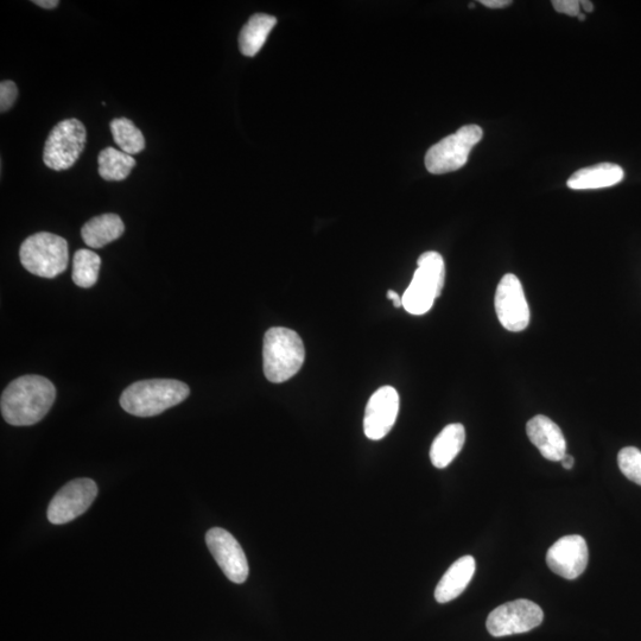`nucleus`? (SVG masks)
<instances>
[{
	"instance_id": "obj_32",
	"label": "nucleus",
	"mask_w": 641,
	"mask_h": 641,
	"mask_svg": "<svg viewBox=\"0 0 641 641\" xmlns=\"http://www.w3.org/2000/svg\"><path fill=\"white\" fill-rule=\"evenodd\" d=\"M469 8L473 9L475 8V5L472 3L471 5H469Z\"/></svg>"
},
{
	"instance_id": "obj_12",
	"label": "nucleus",
	"mask_w": 641,
	"mask_h": 641,
	"mask_svg": "<svg viewBox=\"0 0 641 641\" xmlns=\"http://www.w3.org/2000/svg\"><path fill=\"white\" fill-rule=\"evenodd\" d=\"M399 395L391 386L380 387L368 401L364 417V431L372 441L383 440L397 421Z\"/></svg>"
},
{
	"instance_id": "obj_17",
	"label": "nucleus",
	"mask_w": 641,
	"mask_h": 641,
	"mask_svg": "<svg viewBox=\"0 0 641 641\" xmlns=\"http://www.w3.org/2000/svg\"><path fill=\"white\" fill-rule=\"evenodd\" d=\"M466 430L462 424H449L433 442L430 460L436 468L443 469L452 463L465 446Z\"/></svg>"
},
{
	"instance_id": "obj_5",
	"label": "nucleus",
	"mask_w": 641,
	"mask_h": 641,
	"mask_svg": "<svg viewBox=\"0 0 641 641\" xmlns=\"http://www.w3.org/2000/svg\"><path fill=\"white\" fill-rule=\"evenodd\" d=\"M19 257L30 274L43 278H55L67 269L68 243L65 238L53 233H36L24 240Z\"/></svg>"
},
{
	"instance_id": "obj_29",
	"label": "nucleus",
	"mask_w": 641,
	"mask_h": 641,
	"mask_svg": "<svg viewBox=\"0 0 641 641\" xmlns=\"http://www.w3.org/2000/svg\"><path fill=\"white\" fill-rule=\"evenodd\" d=\"M561 462H562V466L564 468L571 469V468L574 467L575 460H574L573 456H571L569 454H566V456H564V458L562 459Z\"/></svg>"
},
{
	"instance_id": "obj_1",
	"label": "nucleus",
	"mask_w": 641,
	"mask_h": 641,
	"mask_svg": "<svg viewBox=\"0 0 641 641\" xmlns=\"http://www.w3.org/2000/svg\"><path fill=\"white\" fill-rule=\"evenodd\" d=\"M56 398V389L41 376L19 377L3 392L0 409L4 420L15 427H29L43 420Z\"/></svg>"
},
{
	"instance_id": "obj_26",
	"label": "nucleus",
	"mask_w": 641,
	"mask_h": 641,
	"mask_svg": "<svg viewBox=\"0 0 641 641\" xmlns=\"http://www.w3.org/2000/svg\"><path fill=\"white\" fill-rule=\"evenodd\" d=\"M481 4L490 9H503L512 4L511 0H481Z\"/></svg>"
},
{
	"instance_id": "obj_9",
	"label": "nucleus",
	"mask_w": 641,
	"mask_h": 641,
	"mask_svg": "<svg viewBox=\"0 0 641 641\" xmlns=\"http://www.w3.org/2000/svg\"><path fill=\"white\" fill-rule=\"evenodd\" d=\"M98 495V486L91 479H76L68 482L50 501L47 517L54 525L73 522L82 516Z\"/></svg>"
},
{
	"instance_id": "obj_27",
	"label": "nucleus",
	"mask_w": 641,
	"mask_h": 641,
	"mask_svg": "<svg viewBox=\"0 0 641 641\" xmlns=\"http://www.w3.org/2000/svg\"><path fill=\"white\" fill-rule=\"evenodd\" d=\"M34 3L44 9H53L60 4L57 0H35Z\"/></svg>"
},
{
	"instance_id": "obj_10",
	"label": "nucleus",
	"mask_w": 641,
	"mask_h": 641,
	"mask_svg": "<svg viewBox=\"0 0 641 641\" xmlns=\"http://www.w3.org/2000/svg\"><path fill=\"white\" fill-rule=\"evenodd\" d=\"M494 304L501 326L505 329L518 333L529 326L530 308L517 276L507 274L501 278Z\"/></svg>"
},
{
	"instance_id": "obj_18",
	"label": "nucleus",
	"mask_w": 641,
	"mask_h": 641,
	"mask_svg": "<svg viewBox=\"0 0 641 641\" xmlns=\"http://www.w3.org/2000/svg\"><path fill=\"white\" fill-rule=\"evenodd\" d=\"M124 230V222L119 215L104 214L88 221L82 227L81 237L91 249H101V247L122 237Z\"/></svg>"
},
{
	"instance_id": "obj_14",
	"label": "nucleus",
	"mask_w": 641,
	"mask_h": 641,
	"mask_svg": "<svg viewBox=\"0 0 641 641\" xmlns=\"http://www.w3.org/2000/svg\"><path fill=\"white\" fill-rule=\"evenodd\" d=\"M529 440L535 444L545 459L561 462L567 454V442L562 430L549 417L538 415L526 425Z\"/></svg>"
},
{
	"instance_id": "obj_22",
	"label": "nucleus",
	"mask_w": 641,
	"mask_h": 641,
	"mask_svg": "<svg viewBox=\"0 0 641 641\" xmlns=\"http://www.w3.org/2000/svg\"><path fill=\"white\" fill-rule=\"evenodd\" d=\"M101 259L91 250L76 251L73 259V282L80 288H92L98 282Z\"/></svg>"
},
{
	"instance_id": "obj_20",
	"label": "nucleus",
	"mask_w": 641,
	"mask_h": 641,
	"mask_svg": "<svg viewBox=\"0 0 641 641\" xmlns=\"http://www.w3.org/2000/svg\"><path fill=\"white\" fill-rule=\"evenodd\" d=\"M99 175L106 181H124L136 167V160L122 150L106 148L98 157Z\"/></svg>"
},
{
	"instance_id": "obj_16",
	"label": "nucleus",
	"mask_w": 641,
	"mask_h": 641,
	"mask_svg": "<svg viewBox=\"0 0 641 641\" xmlns=\"http://www.w3.org/2000/svg\"><path fill=\"white\" fill-rule=\"evenodd\" d=\"M624 177V170L619 165L601 163L576 171L568 180V187L574 190L607 188L620 183Z\"/></svg>"
},
{
	"instance_id": "obj_2",
	"label": "nucleus",
	"mask_w": 641,
	"mask_h": 641,
	"mask_svg": "<svg viewBox=\"0 0 641 641\" xmlns=\"http://www.w3.org/2000/svg\"><path fill=\"white\" fill-rule=\"evenodd\" d=\"M189 393V386L179 380H141L123 392L120 405L130 415L152 417L186 401Z\"/></svg>"
},
{
	"instance_id": "obj_4",
	"label": "nucleus",
	"mask_w": 641,
	"mask_h": 641,
	"mask_svg": "<svg viewBox=\"0 0 641 641\" xmlns=\"http://www.w3.org/2000/svg\"><path fill=\"white\" fill-rule=\"evenodd\" d=\"M418 268L403 297V308L412 315L427 314L439 298L446 279V266L440 253L429 251L418 258Z\"/></svg>"
},
{
	"instance_id": "obj_21",
	"label": "nucleus",
	"mask_w": 641,
	"mask_h": 641,
	"mask_svg": "<svg viewBox=\"0 0 641 641\" xmlns=\"http://www.w3.org/2000/svg\"><path fill=\"white\" fill-rule=\"evenodd\" d=\"M114 142L120 150L128 155H137L145 148V139L141 130L130 119L118 118L111 123Z\"/></svg>"
},
{
	"instance_id": "obj_15",
	"label": "nucleus",
	"mask_w": 641,
	"mask_h": 641,
	"mask_svg": "<svg viewBox=\"0 0 641 641\" xmlns=\"http://www.w3.org/2000/svg\"><path fill=\"white\" fill-rule=\"evenodd\" d=\"M477 563L472 556H463L443 575L435 590V599L439 604H447L465 592L475 574Z\"/></svg>"
},
{
	"instance_id": "obj_31",
	"label": "nucleus",
	"mask_w": 641,
	"mask_h": 641,
	"mask_svg": "<svg viewBox=\"0 0 641 641\" xmlns=\"http://www.w3.org/2000/svg\"><path fill=\"white\" fill-rule=\"evenodd\" d=\"M577 17H579L580 21H585V19H586V15H583V14H580Z\"/></svg>"
},
{
	"instance_id": "obj_24",
	"label": "nucleus",
	"mask_w": 641,
	"mask_h": 641,
	"mask_svg": "<svg viewBox=\"0 0 641 641\" xmlns=\"http://www.w3.org/2000/svg\"><path fill=\"white\" fill-rule=\"evenodd\" d=\"M18 91L15 82L2 81L0 84V111L6 112L16 103Z\"/></svg>"
},
{
	"instance_id": "obj_28",
	"label": "nucleus",
	"mask_w": 641,
	"mask_h": 641,
	"mask_svg": "<svg viewBox=\"0 0 641 641\" xmlns=\"http://www.w3.org/2000/svg\"><path fill=\"white\" fill-rule=\"evenodd\" d=\"M387 297L393 302V306L397 308L403 307L402 298L396 293V291L389 290L387 291Z\"/></svg>"
},
{
	"instance_id": "obj_13",
	"label": "nucleus",
	"mask_w": 641,
	"mask_h": 641,
	"mask_svg": "<svg viewBox=\"0 0 641 641\" xmlns=\"http://www.w3.org/2000/svg\"><path fill=\"white\" fill-rule=\"evenodd\" d=\"M589 551L585 538L579 535L566 536L552 545L547 554L551 571L563 579L575 580L588 566Z\"/></svg>"
},
{
	"instance_id": "obj_25",
	"label": "nucleus",
	"mask_w": 641,
	"mask_h": 641,
	"mask_svg": "<svg viewBox=\"0 0 641 641\" xmlns=\"http://www.w3.org/2000/svg\"><path fill=\"white\" fill-rule=\"evenodd\" d=\"M552 5L560 14L576 17L581 14V2L579 0H554Z\"/></svg>"
},
{
	"instance_id": "obj_30",
	"label": "nucleus",
	"mask_w": 641,
	"mask_h": 641,
	"mask_svg": "<svg viewBox=\"0 0 641 641\" xmlns=\"http://www.w3.org/2000/svg\"><path fill=\"white\" fill-rule=\"evenodd\" d=\"M581 8L585 9V11L589 14V12H592L594 10V5L592 2H589V0H582Z\"/></svg>"
},
{
	"instance_id": "obj_7",
	"label": "nucleus",
	"mask_w": 641,
	"mask_h": 641,
	"mask_svg": "<svg viewBox=\"0 0 641 641\" xmlns=\"http://www.w3.org/2000/svg\"><path fill=\"white\" fill-rule=\"evenodd\" d=\"M85 145V125L74 118L63 120L49 133L43 161L55 171L67 170L79 160Z\"/></svg>"
},
{
	"instance_id": "obj_8",
	"label": "nucleus",
	"mask_w": 641,
	"mask_h": 641,
	"mask_svg": "<svg viewBox=\"0 0 641 641\" xmlns=\"http://www.w3.org/2000/svg\"><path fill=\"white\" fill-rule=\"evenodd\" d=\"M542 608L530 600L507 602L488 615L487 630L493 637L530 632L543 623Z\"/></svg>"
},
{
	"instance_id": "obj_19",
	"label": "nucleus",
	"mask_w": 641,
	"mask_h": 641,
	"mask_svg": "<svg viewBox=\"0 0 641 641\" xmlns=\"http://www.w3.org/2000/svg\"><path fill=\"white\" fill-rule=\"evenodd\" d=\"M277 18L265 14L253 15L245 27L241 29L239 36L240 52L245 56H256L263 48L266 38L275 28Z\"/></svg>"
},
{
	"instance_id": "obj_3",
	"label": "nucleus",
	"mask_w": 641,
	"mask_h": 641,
	"mask_svg": "<svg viewBox=\"0 0 641 641\" xmlns=\"http://www.w3.org/2000/svg\"><path fill=\"white\" fill-rule=\"evenodd\" d=\"M263 358L265 377L271 383L281 384L301 370L306 348L294 330L275 327L264 336Z\"/></svg>"
},
{
	"instance_id": "obj_23",
	"label": "nucleus",
	"mask_w": 641,
	"mask_h": 641,
	"mask_svg": "<svg viewBox=\"0 0 641 641\" xmlns=\"http://www.w3.org/2000/svg\"><path fill=\"white\" fill-rule=\"evenodd\" d=\"M620 471L628 480L641 486V452L638 448L627 447L618 455Z\"/></svg>"
},
{
	"instance_id": "obj_6",
	"label": "nucleus",
	"mask_w": 641,
	"mask_h": 641,
	"mask_svg": "<svg viewBox=\"0 0 641 641\" xmlns=\"http://www.w3.org/2000/svg\"><path fill=\"white\" fill-rule=\"evenodd\" d=\"M484 136L478 125H467L433 145L425 155L429 173L442 175L465 167L469 154Z\"/></svg>"
},
{
	"instance_id": "obj_11",
	"label": "nucleus",
	"mask_w": 641,
	"mask_h": 641,
	"mask_svg": "<svg viewBox=\"0 0 641 641\" xmlns=\"http://www.w3.org/2000/svg\"><path fill=\"white\" fill-rule=\"evenodd\" d=\"M206 543L228 580L241 585L249 577V562L243 548L230 532L214 528L207 532Z\"/></svg>"
}]
</instances>
